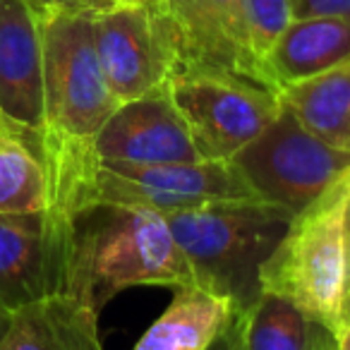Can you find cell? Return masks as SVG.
Here are the masks:
<instances>
[{
  "mask_svg": "<svg viewBox=\"0 0 350 350\" xmlns=\"http://www.w3.org/2000/svg\"><path fill=\"white\" fill-rule=\"evenodd\" d=\"M55 226L92 206H149L161 214L228 200H259L233 161L197 163H106L92 144L41 146Z\"/></svg>",
  "mask_w": 350,
  "mask_h": 350,
  "instance_id": "1",
  "label": "cell"
},
{
  "mask_svg": "<svg viewBox=\"0 0 350 350\" xmlns=\"http://www.w3.org/2000/svg\"><path fill=\"white\" fill-rule=\"evenodd\" d=\"M165 214L149 206H92L68 224L63 293L98 312L130 288L195 286Z\"/></svg>",
  "mask_w": 350,
  "mask_h": 350,
  "instance_id": "2",
  "label": "cell"
},
{
  "mask_svg": "<svg viewBox=\"0 0 350 350\" xmlns=\"http://www.w3.org/2000/svg\"><path fill=\"white\" fill-rule=\"evenodd\" d=\"M195 281L245 312L259 297V271L293 211L262 200H228L165 214Z\"/></svg>",
  "mask_w": 350,
  "mask_h": 350,
  "instance_id": "3",
  "label": "cell"
},
{
  "mask_svg": "<svg viewBox=\"0 0 350 350\" xmlns=\"http://www.w3.org/2000/svg\"><path fill=\"white\" fill-rule=\"evenodd\" d=\"M348 214L350 168L293 214L281 243L259 271L262 293L293 302L334 331L345 317Z\"/></svg>",
  "mask_w": 350,
  "mask_h": 350,
  "instance_id": "4",
  "label": "cell"
},
{
  "mask_svg": "<svg viewBox=\"0 0 350 350\" xmlns=\"http://www.w3.org/2000/svg\"><path fill=\"white\" fill-rule=\"evenodd\" d=\"M44 127L41 144H92L120 103L98 63L92 17L41 20Z\"/></svg>",
  "mask_w": 350,
  "mask_h": 350,
  "instance_id": "5",
  "label": "cell"
},
{
  "mask_svg": "<svg viewBox=\"0 0 350 350\" xmlns=\"http://www.w3.org/2000/svg\"><path fill=\"white\" fill-rule=\"evenodd\" d=\"M165 92L204 161H233L283 108L278 92L226 75H173Z\"/></svg>",
  "mask_w": 350,
  "mask_h": 350,
  "instance_id": "6",
  "label": "cell"
},
{
  "mask_svg": "<svg viewBox=\"0 0 350 350\" xmlns=\"http://www.w3.org/2000/svg\"><path fill=\"white\" fill-rule=\"evenodd\" d=\"M144 5L159 27L173 75H226L269 87L250 51L243 0H144Z\"/></svg>",
  "mask_w": 350,
  "mask_h": 350,
  "instance_id": "7",
  "label": "cell"
},
{
  "mask_svg": "<svg viewBox=\"0 0 350 350\" xmlns=\"http://www.w3.org/2000/svg\"><path fill=\"white\" fill-rule=\"evenodd\" d=\"M233 163L259 200L297 214L350 168V154L317 139L283 106L276 120Z\"/></svg>",
  "mask_w": 350,
  "mask_h": 350,
  "instance_id": "8",
  "label": "cell"
},
{
  "mask_svg": "<svg viewBox=\"0 0 350 350\" xmlns=\"http://www.w3.org/2000/svg\"><path fill=\"white\" fill-rule=\"evenodd\" d=\"M94 44L118 103L161 92L173 75L170 55L144 3H118L94 17Z\"/></svg>",
  "mask_w": 350,
  "mask_h": 350,
  "instance_id": "9",
  "label": "cell"
},
{
  "mask_svg": "<svg viewBox=\"0 0 350 350\" xmlns=\"http://www.w3.org/2000/svg\"><path fill=\"white\" fill-rule=\"evenodd\" d=\"M92 151L106 163L161 165L204 161L165 89L120 103L94 137Z\"/></svg>",
  "mask_w": 350,
  "mask_h": 350,
  "instance_id": "10",
  "label": "cell"
},
{
  "mask_svg": "<svg viewBox=\"0 0 350 350\" xmlns=\"http://www.w3.org/2000/svg\"><path fill=\"white\" fill-rule=\"evenodd\" d=\"M68 228L46 211L0 214V307L10 314L53 293H63Z\"/></svg>",
  "mask_w": 350,
  "mask_h": 350,
  "instance_id": "11",
  "label": "cell"
},
{
  "mask_svg": "<svg viewBox=\"0 0 350 350\" xmlns=\"http://www.w3.org/2000/svg\"><path fill=\"white\" fill-rule=\"evenodd\" d=\"M0 113L29 130L44 127L41 25L27 0H0Z\"/></svg>",
  "mask_w": 350,
  "mask_h": 350,
  "instance_id": "12",
  "label": "cell"
},
{
  "mask_svg": "<svg viewBox=\"0 0 350 350\" xmlns=\"http://www.w3.org/2000/svg\"><path fill=\"white\" fill-rule=\"evenodd\" d=\"M0 350H103L98 310L70 293H53L12 314Z\"/></svg>",
  "mask_w": 350,
  "mask_h": 350,
  "instance_id": "13",
  "label": "cell"
},
{
  "mask_svg": "<svg viewBox=\"0 0 350 350\" xmlns=\"http://www.w3.org/2000/svg\"><path fill=\"white\" fill-rule=\"evenodd\" d=\"M235 314L228 297L200 283L175 288L168 307L132 350H211Z\"/></svg>",
  "mask_w": 350,
  "mask_h": 350,
  "instance_id": "14",
  "label": "cell"
},
{
  "mask_svg": "<svg viewBox=\"0 0 350 350\" xmlns=\"http://www.w3.org/2000/svg\"><path fill=\"white\" fill-rule=\"evenodd\" d=\"M350 60L348 17H295L267 60L271 87L281 89Z\"/></svg>",
  "mask_w": 350,
  "mask_h": 350,
  "instance_id": "15",
  "label": "cell"
},
{
  "mask_svg": "<svg viewBox=\"0 0 350 350\" xmlns=\"http://www.w3.org/2000/svg\"><path fill=\"white\" fill-rule=\"evenodd\" d=\"M281 103L307 132L350 154V60L278 89Z\"/></svg>",
  "mask_w": 350,
  "mask_h": 350,
  "instance_id": "16",
  "label": "cell"
},
{
  "mask_svg": "<svg viewBox=\"0 0 350 350\" xmlns=\"http://www.w3.org/2000/svg\"><path fill=\"white\" fill-rule=\"evenodd\" d=\"M243 350H336V331L271 293L238 312Z\"/></svg>",
  "mask_w": 350,
  "mask_h": 350,
  "instance_id": "17",
  "label": "cell"
},
{
  "mask_svg": "<svg viewBox=\"0 0 350 350\" xmlns=\"http://www.w3.org/2000/svg\"><path fill=\"white\" fill-rule=\"evenodd\" d=\"M49 209L41 132L0 113V214H41Z\"/></svg>",
  "mask_w": 350,
  "mask_h": 350,
  "instance_id": "18",
  "label": "cell"
},
{
  "mask_svg": "<svg viewBox=\"0 0 350 350\" xmlns=\"http://www.w3.org/2000/svg\"><path fill=\"white\" fill-rule=\"evenodd\" d=\"M243 8H245V27H247L250 51H252L254 60H257V65L262 68L264 77L269 82L267 60L271 55L273 46L283 36V31L295 20L293 5L291 0H243ZM269 87H271V82H269Z\"/></svg>",
  "mask_w": 350,
  "mask_h": 350,
  "instance_id": "19",
  "label": "cell"
},
{
  "mask_svg": "<svg viewBox=\"0 0 350 350\" xmlns=\"http://www.w3.org/2000/svg\"><path fill=\"white\" fill-rule=\"evenodd\" d=\"M34 10L36 20H49V17H98L116 8L120 0H27Z\"/></svg>",
  "mask_w": 350,
  "mask_h": 350,
  "instance_id": "20",
  "label": "cell"
},
{
  "mask_svg": "<svg viewBox=\"0 0 350 350\" xmlns=\"http://www.w3.org/2000/svg\"><path fill=\"white\" fill-rule=\"evenodd\" d=\"M295 17H348L350 0H291Z\"/></svg>",
  "mask_w": 350,
  "mask_h": 350,
  "instance_id": "21",
  "label": "cell"
},
{
  "mask_svg": "<svg viewBox=\"0 0 350 350\" xmlns=\"http://www.w3.org/2000/svg\"><path fill=\"white\" fill-rule=\"evenodd\" d=\"M211 350H243V340H240V326H238V314L233 317V321L228 324V329L219 336Z\"/></svg>",
  "mask_w": 350,
  "mask_h": 350,
  "instance_id": "22",
  "label": "cell"
},
{
  "mask_svg": "<svg viewBox=\"0 0 350 350\" xmlns=\"http://www.w3.org/2000/svg\"><path fill=\"white\" fill-rule=\"evenodd\" d=\"M336 350H350V314L336 329Z\"/></svg>",
  "mask_w": 350,
  "mask_h": 350,
  "instance_id": "23",
  "label": "cell"
},
{
  "mask_svg": "<svg viewBox=\"0 0 350 350\" xmlns=\"http://www.w3.org/2000/svg\"><path fill=\"white\" fill-rule=\"evenodd\" d=\"M348 314H350V214H348V291H345V317Z\"/></svg>",
  "mask_w": 350,
  "mask_h": 350,
  "instance_id": "24",
  "label": "cell"
},
{
  "mask_svg": "<svg viewBox=\"0 0 350 350\" xmlns=\"http://www.w3.org/2000/svg\"><path fill=\"white\" fill-rule=\"evenodd\" d=\"M10 321H12V314L0 307V338H3V336H5V331L10 329Z\"/></svg>",
  "mask_w": 350,
  "mask_h": 350,
  "instance_id": "25",
  "label": "cell"
},
{
  "mask_svg": "<svg viewBox=\"0 0 350 350\" xmlns=\"http://www.w3.org/2000/svg\"><path fill=\"white\" fill-rule=\"evenodd\" d=\"M120 3H144V0H120Z\"/></svg>",
  "mask_w": 350,
  "mask_h": 350,
  "instance_id": "26",
  "label": "cell"
}]
</instances>
